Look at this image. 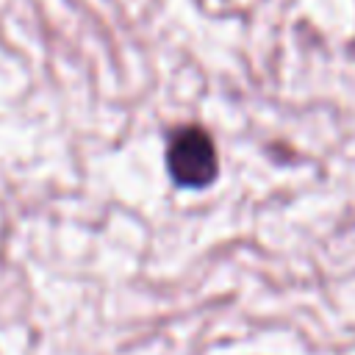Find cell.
I'll return each mask as SVG.
<instances>
[{
    "mask_svg": "<svg viewBox=\"0 0 355 355\" xmlns=\"http://www.w3.org/2000/svg\"><path fill=\"white\" fill-rule=\"evenodd\" d=\"M166 166L175 183L202 189L216 178V150L202 128H183L172 136L166 150Z\"/></svg>",
    "mask_w": 355,
    "mask_h": 355,
    "instance_id": "obj_1",
    "label": "cell"
}]
</instances>
